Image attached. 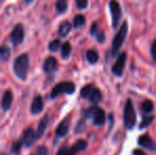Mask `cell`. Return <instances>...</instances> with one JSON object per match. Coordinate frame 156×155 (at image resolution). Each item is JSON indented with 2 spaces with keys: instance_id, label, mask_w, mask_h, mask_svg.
<instances>
[{
  "instance_id": "6da1fadb",
  "label": "cell",
  "mask_w": 156,
  "mask_h": 155,
  "mask_svg": "<svg viewBox=\"0 0 156 155\" xmlns=\"http://www.w3.org/2000/svg\"><path fill=\"white\" fill-rule=\"evenodd\" d=\"M28 69H29V56L28 54L23 53L17 56L13 64V71L15 76L21 81H25L27 79Z\"/></svg>"
},
{
  "instance_id": "7a4b0ae2",
  "label": "cell",
  "mask_w": 156,
  "mask_h": 155,
  "mask_svg": "<svg viewBox=\"0 0 156 155\" xmlns=\"http://www.w3.org/2000/svg\"><path fill=\"white\" fill-rule=\"evenodd\" d=\"M127 29H129L127 28V23L124 21L121 25V28L119 29V31L117 32V34L114 37L113 43H112V55L113 56H116L117 54H119L122 45H123L124 39L126 37Z\"/></svg>"
},
{
  "instance_id": "3957f363",
  "label": "cell",
  "mask_w": 156,
  "mask_h": 155,
  "mask_svg": "<svg viewBox=\"0 0 156 155\" xmlns=\"http://www.w3.org/2000/svg\"><path fill=\"white\" fill-rule=\"evenodd\" d=\"M124 125L127 130H132L136 124V113L134 110L133 102L131 99H127L124 105Z\"/></svg>"
},
{
  "instance_id": "277c9868",
  "label": "cell",
  "mask_w": 156,
  "mask_h": 155,
  "mask_svg": "<svg viewBox=\"0 0 156 155\" xmlns=\"http://www.w3.org/2000/svg\"><path fill=\"white\" fill-rule=\"evenodd\" d=\"M76 91V85L72 82H62L56 84L55 86L52 88L50 97L51 99H55L58 96H60L61 93H68L71 95Z\"/></svg>"
},
{
  "instance_id": "5b68a950",
  "label": "cell",
  "mask_w": 156,
  "mask_h": 155,
  "mask_svg": "<svg viewBox=\"0 0 156 155\" xmlns=\"http://www.w3.org/2000/svg\"><path fill=\"white\" fill-rule=\"evenodd\" d=\"M109 10H111L112 14V25L113 28H117L120 23V18H121V6H120L119 2L117 0H111L109 1Z\"/></svg>"
},
{
  "instance_id": "8992f818",
  "label": "cell",
  "mask_w": 156,
  "mask_h": 155,
  "mask_svg": "<svg viewBox=\"0 0 156 155\" xmlns=\"http://www.w3.org/2000/svg\"><path fill=\"white\" fill-rule=\"evenodd\" d=\"M10 38L14 46H19L20 44H23V38H25V29H23V26L21 23H17L13 28Z\"/></svg>"
},
{
  "instance_id": "52a82bcc",
  "label": "cell",
  "mask_w": 156,
  "mask_h": 155,
  "mask_svg": "<svg viewBox=\"0 0 156 155\" xmlns=\"http://www.w3.org/2000/svg\"><path fill=\"white\" fill-rule=\"evenodd\" d=\"M125 62H126V54L124 52H122V53L119 54L115 65L112 68V71H113L114 75L117 76V77H121L125 67Z\"/></svg>"
},
{
  "instance_id": "ba28073f",
  "label": "cell",
  "mask_w": 156,
  "mask_h": 155,
  "mask_svg": "<svg viewBox=\"0 0 156 155\" xmlns=\"http://www.w3.org/2000/svg\"><path fill=\"white\" fill-rule=\"evenodd\" d=\"M35 140H37L36 139V132H35L32 128H28L27 130L23 132L21 141H23V143L26 146V147L29 148L35 143Z\"/></svg>"
},
{
  "instance_id": "9c48e42d",
  "label": "cell",
  "mask_w": 156,
  "mask_h": 155,
  "mask_svg": "<svg viewBox=\"0 0 156 155\" xmlns=\"http://www.w3.org/2000/svg\"><path fill=\"white\" fill-rule=\"evenodd\" d=\"M138 145L142 148H146L151 151H155L156 150V143L153 141L151 136L149 134H144L138 138Z\"/></svg>"
},
{
  "instance_id": "30bf717a",
  "label": "cell",
  "mask_w": 156,
  "mask_h": 155,
  "mask_svg": "<svg viewBox=\"0 0 156 155\" xmlns=\"http://www.w3.org/2000/svg\"><path fill=\"white\" fill-rule=\"evenodd\" d=\"M44 110V100L41 95H36L33 99L31 103V107H30V112L32 115H37L41 113Z\"/></svg>"
},
{
  "instance_id": "8fae6325",
  "label": "cell",
  "mask_w": 156,
  "mask_h": 155,
  "mask_svg": "<svg viewBox=\"0 0 156 155\" xmlns=\"http://www.w3.org/2000/svg\"><path fill=\"white\" fill-rule=\"evenodd\" d=\"M44 71L46 73H53L54 71L58 68V61L53 56H49V58H46L45 63H44Z\"/></svg>"
},
{
  "instance_id": "7c38bea8",
  "label": "cell",
  "mask_w": 156,
  "mask_h": 155,
  "mask_svg": "<svg viewBox=\"0 0 156 155\" xmlns=\"http://www.w3.org/2000/svg\"><path fill=\"white\" fill-rule=\"evenodd\" d=\"M69 124H70L69 118L63 120V121L58 124V126L56 128V130H55L56 136H58V137L66 136V135H67V133H68V130H69Z\"/></svg>"
},
{
  "instance_id": "4fadbf2b",
  "label": "cell",
  "mask_w": 156,
  "mask_h": 155,
  "mask_svg": "<svg viewBox=\"0 0 156 155\" xmlns=\"http://www.w3.org/2000/svg\"><path fill=\"white\" fill-rule=\"evenodd\" d=\"M13 102V93L11 90H6L4 93L3 97H2V101H1V108L3 111H8L10 110L11 105H12Z\"/></svg>"
},
{
  "instance_id": "5bb4252c",
  "label": "cell",
  "mask_w": 156,
  "mask_h": 155,
  "mask_svg": "<svg viewBox=\"0 0 156 155\" xmlns=\"http://www.w3.org/2000/svg\"><path fill=\"white\" fill-rule=\"evenodd\" d=\"M94 124L97 126H101L104 124L105 122V112L104 110H102V108L98 107L96 111V113H94Z\"/></svg>"
},
{
  "instance_id": "9a60e30c",
  "label": "cell",
  "mask_w": 156,
  "mask_h": 155,
  "mask_svg": "<svg viewBox=\"0 0 156 155\" xmlns=\"http://www.w3.org/2000/svg\"><path fill=\"white\" fill-rule=\"evenodd\" d=\"M48 123H49V117L45 116L41 120V122H39V124H38V128H37V131H36V139L41 138L44 135V133H45L46 129H47V126H48Z\"/></svg>"
},
{
  "instance_id": "2e32d148",
  "label": "cell",
  "mask_w": 156,
  "mask_h": 155,
  "mask_svg": "<svg viewBox=\"0 0 156 155\" xmlns=\"http://www.w3.org/2000/svg\"><path fill=\"white\" fill-rule=\"evenodd\" d=\"M71 28L72 26L69 21H64V23H61V26L58 27V35H60V37H66L71 31Z\"/></svg>"
},
{
  "instance_id": "e0dca14e",
  "label": "cell",
  "mask_w": 156,
  "mask_h": 155,
  "mask_svg": "<svg viewBox=\"0 0 156 155\" xmlns=\"http://www.w3.org/2000/svg\"><path fill=\"white\" fill-rule=\"evenodd\" d=\"M11 56V49L5 45L0 46V61L6 62Z\"/></svg>"
},
{
  "instance_id": "ac0fdd59",
  "label": "cell",
  "mask_w": 156,
  "mask_h": 155,
  "mask_svg": "<svg viewBox=\"0 0 156 155\" xmlns=\"http://www.w3.org/2000/svg\"><path fill=\"white\" fill-rule=\"evenodd\" d=\"M101 99H102V93H101V91L99 90L98 88H94L93 93H90V96H89V98H88L90 103L97 104L101 101Z\"/></svg>"
},
{
  "instance_id": "d6986e66",
  "label": "cell",
  "mask_w": 156,
  "mask_h": 155,
  "mask_svg": "<svg viewBox=\"0 0 156 155\" xmlns=\"http://www.w3.org/2000/svg\"><path fill=\"white\" fill-rule=\"evenodd\" d=\"M68 2L67 0H56L55 2V11L58 14H63L67 11Z\"/></svg>"
},
{
  "instance_id": "ffe728a7",
  "label": "cell",
  "mask_w": 156,
  "mask_h": 155,
  "mask_svg": "<svg viewBox=\"0 0 156 155\" xmlns=\"http://www.w3.org/2000/svg\"><path fill=\"white\" fill-rule=\"evenodd\" d=\"M154 110V104L151 100H144L141 104V111L144 113V114H150V113L153 112Z\"/></svg>"
},
{
  "instance_id": "44dd1931",
  "label": "cell",
  "mask_w": 156,
  "mask_h": 155,
  "mask_svg": "<svg viewBox=\"0 0 156 155\" xmlns=\"http://www.w3.org/2000/svg\"><path fill=\"white\" fill-rule=\"evenodd\" d=\"M61 54H62V58L64 60H67L68 58L70 56V53H71V45H70L68 41L64 43L61 47Z\"/></svg>"
},
{
  "instance_id": "7402d4cb",
  "label": "cell",
  "mask_w": 156,
  "mask_h": 155,
  "mask_svg": "<svg viewBox=\"0 0 156 155\" xmlns=\"http://www.w3.org/2000/svg\"><path fill=\"white\" fill-rule=\"evenodd\" d=\"M86 58L90 64H94L98 62L99 60V54L96 50H88L86 52Z\"/></svg>"
},
{
  "instance_id": "603a6c76",
  "label": "cell",
  "mask_w": 156,
  "mask_h": 155,
  "mask_svg": "<svg viewBox=\"0 0 156 155\" xmlns=\"http://www.w3.org/2000/svg\"><path fill=\"white\" fill-rule=\"evenodd\" d=\"M85 23H86V18H85V16L82 14L76 15V16L73 18V27L74 28L83 27V26L85 25Z\"/></svg>"
},
{
  "instance_id": "cb8c5ba5",
  "label": "cell",
  "mask_w": 156,
  "mask_h": 155,
  "mask_svg": "<svg viewBox=\"0 0 156 155\" xmlns=\"http://www.w3.org/2000/svg\"><path fill=\"white\" fill-rule=\"evenodd\" d=\"M78 153L74 147L72 146L71 148H67V147H63L60 149V151L56 153V155H76Z\"/></svg>"
},
{
  "instance_id": "d4e9b609",
  "label": "cell",
  "mask_w": 156,
  "mask_h": 155,
  "mask_svg": "<svg viewBox=\"0 0 156 155\" xmlns=\"http://www.w3.org/2000/svg\"><path fill=\"white\" fill-rule=\"evenodd\" d=\"M94 87L93 85H85L82 89H81V97L82 98H89L90 93H93Z\"/></svg>"
},
{
  "instance_id": "484cf974",
  "label": "cell",
  "mask_w": 156,
  "mask_h": 155,
  "mask_svg": "<svg viewBox=\"0 0 156 155\" xmlns=\"http://www.w3.org/2000/svg\"><path fill=\"white\" fill-rule=\"evenodd\" d=\"M87 146H88V143H87L86 140L80 139V140H78L76 143H74L73 147H74V149H76L78 152H82V151H84V150L86 149Z\"/></svg>"
},
{
  "instance_id": "4316f807",
  "label": "cell",
  "mask_w": 156,
  "mask_h": 155,
  "mask_svg": "<svg viewBox=\"0 0 156 155\" xmlns=\"http://www.w3.org/2000/svg\"><path fill=\"white\" fill-rule=\"evenodd\" d=\"M60 47H62L60 39H54V41H50L49 45H48V48H49V50H50L51 52L58 51V50L60 49Z\"/></svg>"
},
{
  "instance_id": "83f0119b",
  "label": "cell",
  "mask_w": 156,
  "mask_h": 155,
  "mask_svg": "<svg viewBox=\"0 0 156 155\" xmlns=\"http://www.w3.org/2000/svg\"><path fill=\"white\" fill-rule=\"evenodd\" d=\"M153 120H154V117H153V116H147V117H144V119H142L141 123H140L139 128H140V129L147 128V126H149L151 123H152Z\"/></svg>"
},
{
  "instance_id": "f1b7e54d",
  "label": "cell",
  "mask_w": 156,
  "mask_h": 155,
  "mask_svg": "<svg viewBox=\"0 0 156 155\" xmlns=\"http://www.w3.org/2000/svg\"><path fill=\"white\" fill-rule=\"evenodd\" d=\"M23 141H16V143H13L12 146V149H11V151H12L13 154H18L19 151L21 150V147H23Z\"/></svg>"
},
{
  "instance_id": "f546056e",
  "label": "cell",
  "mask_w": 156,
  "mask_h": 155,
  "mask_svg": "<svg viewBox=\"0 0 156 155\" xmlns=\"http://www.w3.org/2000/svg\"><path fill=\"white\" fill-rule=\"evenodd\" d=\"M76 8L80 10H85L88 5V0H76Z\"/></svg>"
},
{
  "instance_id": "4dcf8cb0",
  "label": "cell",
  "mask_w": 156,
  "mask_h": 155,
  "mask_svg": "<svg viewBox=\"0 0 156 155\" xmlns=\"http://www.w3.org/2000/svg\"><path fill=\"white\" fill-rule=\"evenodd\" d=\"M37 155H48V149L45 146H41V147L37 148L36 150Z\"/></svg>"
},
{
  "instance_id": "1f68e13d",
  "label": "cell",
  "mask_w": 156,
  "mask_h": 155,
  "mask_svg": "<svg viewBox=\"0 0 156 155\" xmlns=\"http://www.w3.org/2000/svg\"><path fill=\"white\" fill-rule=\"evenodd\" d=\"M97 108H98V106H93V107L88 108V110L86 111V117L87 118H94Z\"/></svg>"
},
{
  "instance_id": "d6a6232c",
  "label": "cell",
  "mask_w": 156,
  "mask_h": 155,
  "mask_svg": "<svg viewBox=\"0 0 156 155\" xmlns=\"http://www.w3.org/2000/svg\"><path fill=\"white\" fill-rule=\"evenodd\" d=\"M151 54H152V58L154 60V62L156 63V38L152 43V46H151Z\"/></svg>"
},
{
  "instance_id": "836d02e7",
  "label": "cell",
  "mask_w": 156,
  "mask_h": 155,
  "mask_svg": "<svg viewBox=\"0 0 156 155\" xmlns=\"http://www.w3.org/2000/svg\"><path fill=\"white\" fill-rule=\"evenodd\" d=\"M96 38L97 41H99V43H103V41H105V34L103 31H99L98 33L96 34Z\"/></svg>"
},
{
  "instance_id": "e575fe53",
  "label": "cell",
  "mask_w": 156,
  "mask_h": 155,
  "mask_svg": "<svg viewBox=\"0 0 156 155\" xmlns=\"http://www.w3.org/2000/svg\"><path fill=\"white\" fill-rule=\"evenodd\" d=\"M84 128H85V122H84V121H80V122L78 123V125H76V133H81V132H83Z\"/></svg>"
},
{
  "instance_id": "d590c367",
  "label": "cell",
  "mask_w": 156,
  "mask_h": 155,
  "mask_svg": "<svg viewBox=\"0 0 156 155\" xmlns=\"http://www.w3.org/2000/svg\"><path fill=\"white\" fill-rule=\"evenodd\" d=\"M98 26H97V23H94L93 25H91V27H90V34L91 35H94V36H96V34L98 33Z\"/></svg>"
},
{
  "instance_id": "8d00e7d4",
  "label": "cell",
  "mask_w": 156,
  "mask_h": 155,
  "mask_svg": "<svg viewBox=\"0 0 156 155\" xmlns=\"http://www.w3.org/2000/svg\"><path fill=\"white\" fill-rule=\"evenodd\" d=\"M133 155H147L141 149H135L133 151Z\"/></svg>"
},
{
  "instance_id": "74e56055",
  "label": "cell",
  "mask_w": 156,
  "mask_h": 155,
  "mask_svg": "<svg viewBox=\"0 0 156 155\" xmlns=\"http://www.w3.org/2000/svg\"><path fill=\"white\" fill-rule=\"evenodd\" d=\"M23 1H25V3L26 4H31L33 1H34V0H23Z\"/></svg>"
},
{
  "instance_id": "f35d334b",
  "label": "cell",
  "mask_w": 156,
  "mask_h": 155,
  "mask_svg": "<svg viewBox=\"0 0 156 155\" xmlns=\"http://www.w3.org/2000/svg\"><path fill=\"white\" fill-rule=\"evenodd\" d=\"M0 155H8V154H5V153H0Z\"/></svg>"
},
{
  "instance_id": "ab89813d",
  "label": "cell",
  "mask_w": 156,
  "mask_h": 155,
  "mask_svg": "<svg viewBox=\"0 0 156 155\" xmlns=\"http://www.w3.org/2000/svg\"><path fill=\"white\" fill-rule=\"evenodd\" d=\"M1 1H3V0H0V2H1Z\"/></svg>"
},
{
  "instance_id": "60d3db41",
  "label": "cell",
  "mask_w": 156,
  "mask_h": 155,
  "mask_svg": "<svg viewBox=\"0 0 156 155\" xmlns=\"http://www.w3.org/2000/svg\"><path fill=\"white\" fill-rule=\"evenodd\" d=\"M31 155H33V154H31Z\"/></svg>"
}]
</instances>
